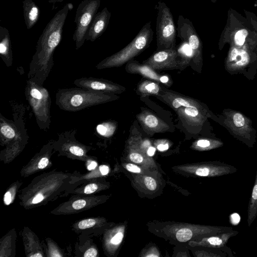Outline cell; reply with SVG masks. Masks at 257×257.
<instances>
[{
  "mask_svg": "<svg viewBox=\"0 0 257 257\" xmlns=\"http://www.w3.org/2000/svg\"><path fill=\"white\" fill-rule=\"evenodd\" d=\"M240 220V216L236 213H232L230 216V220L232 224L236 225L238 224Z\"/></svg>",
  "mask_w": 257,
  "mask_h": 257,
  "instance_id": "obj_32",
  "label": "cell"
},
{
  "mask_svg": "<svg viewBox=\"0 0 257 257\" xmlns=\"http://www.w3.org/2000/svg\"><path fill=\"white\" fill-rule=\"evenodd\" d=\"M0 55L7 66L13 63V52L10 33L8 30L0 26Z\"/></svg>",
  "mask_w": 257,
  "mask_h": 257,
  "instance_id": "obj_15",
  "label": "cell"
},
{
  "mask_svg": "<svg viewBox=\"0 0 257 257\" xmlns=\"http://www.w3.org/2000/svg\"><path fill=\"white\" fill-rule=\"evenodd\" d=\"M117 127L116 122L108 121L98 124L96 127L97 133L100 135L109 137L113 135Z\"/></svg>",
  "mask_w": 257,
  "mask_h": 257,
  "instance_id": "obj_20",
  "label": "cell"
},
{
  "mask_svg": "<svg viewBox=\"0 0 257 257\" xmlns=\"http://www.w3.org/2000/svg\"><path fill=\"white\" fill-rule=\"evenodd\" d=\"M109 168L107 166L102 165L99 167V171L102 175H106L109 172Z\"/></svg>",
  "mask_w": 257,
  "mask_h": 257,
  "instance_id": "obj_38",
  "label": "cell"
},
{
  "mask_svg": "<svg viewBox=\"0 0 257 257\" xmlns=\"http://www.w3.org/2000/svg\"><path fill=\"white\" fill-rule=\"evenodd\" d=\"M153 35L151 22H149L143 26L135 38L127 45L102 60L96 66V68L100 70L118 67L126 63L150 46L153 40Z\"/></svg>",
  "mask_w": 257,
  "mask_h": 257,
  "instance_id": "obj_3",
  "label": "cell"
},
{
  "mask_svg": "<svg viewBox=\"0 0 257 257\" xmlns=\"http://www.w3.org/2000/svg\"><path fill=\"white\" fill-rule=\"evenodd\" d=\"M118 98L116 94L78 87L59 89L56 94L55 102L62 110L73 112Z\"/></svg>",
  "mask_w": 257,
  "mask_h": 257,
  "instance_id": "obj_2",
  "label": "cell"
},
{
  "mask_svg": "<svg viewBox=\"0 0 257 257\" xmlns=\"http://www.w3.org/2000/svg\"><path fill=\"white\" fill-rule=\"evenodd\" d=\"M156 151V148L153 147H149L147 150V155L149 156H153Z\"/></svg>",
  "mask_w": 257,
  "mask_h": 257,
  "instance_id": "obj_39",
  "label": "cell"
},
{
  "mask_svg": "<svg viewBox=\"0 0 257 257\" xmlns=\"http://www.w3.org/2000/svg\"><path fill=\"white\" fill-rule=\"evenodd\" d=\"M69 151L72 154L77 156H82L84 154V150L76 145L70 146L69 148Z\"/></svg>",
  "mask_w": 257,
  "mask_h": 257,
  "instance_id": "obj_23",
  "label": "cell"
},
{
  "mask_svg": "<svg viewBox=\"0 0 257 257\" xmlns=\"http://www.w3.org/2000/svg\"><path fill=\"white\" fill-rule=\"evenodd\" d=\"M211 145V142L207 139H199L194 144V146H195L196 147L202 149L210 147Z\"/></svg>",
  "mask_w": 257,
  "mask_h": 257,
  "instance_id": "obj_25",
  "label": "cell"
},
{
  "mask_svg": "<svg viewBox=\"0 0 257 257\" xmlns=\"http://www.w3.org/2000/svg\"><path fill=\"white\" fill-rule=\"evenodd\" d=\"M192 236V232L189 228H181L176 233V237L180 242H186L190 240Z\"/></svg>",
  "mask_w": 257,
  "mask_h": 257,
  "instance_id": "obj_21",
  "label": "cell"
},
{
  "mask_svg": "<svg viewBox=\"0 0 257 257\" xmlns=\"http://www.w3.org/2000/svg\"><path fill=\"white\" fill-rule=\"evenodd\" d=\"M49 163V159L46 157L42 158L38 162V168L42 169L45 168Z\"/></svg>",
  "mask_w": 257,
  "mask_h": 257,
  "instance_id": "obj_34",
  "label": "cell"
},
{
  "mask_svg": "<svg viewBox=\"0 0 257 257\" xmlns=\"http://www.w3.org/2000/svg\"><path fill=\"white\" fill-rule=\"evenodd\" d=\"M97 165V164L96 162L91 161L87 167L88 170H92L93 169H94L96 167Z\"/></svg>",
  "mask_w": 257,
  "mask_h": 257,
  "instance_id": "obj_40",
  "label": "cell"
},
{
  "mask_svg": "<svg viewBox=\"0 0 257 257\" xmlns=\"http://www.w3.org/2000/svg\"><path fill=\"white\" fill-rule=\"evenodd\" d=\"M69 10H71L73 8V5L71 3H67Z\"/></svg>",
  "mask_w": 257,
  "mask_h": 257,
  "instance_id": "obj_42",
  "label": "cell"
},
{
  "mask_svg": "<svg viewBox=\"0 0 257 257\" xmlns=\"http://www.w3.org/2000/svg\"><path fill=\"white\" fill-rule=\"evenodd\" d=\"M256 231H257V227H256Z\"/></svg>",
  "mask_w": 257,
  "mask_h": 257,
  "instance_id": "obj_46",
  "label": "cell"
},
{
  "mask_svg": "<svg viewBox=\"0 0 257 257\" xmlns=\"http://www.w3.org/2000/svg\"><path fill=\"white\" fill-rule=\"evenodd\" d=\"M158 141L157 148L159 151H164L168 149L169 146L166 140H161Z\"/></svg>",
  "mask_w": 257,
  "mask_h": 257,
  "instance_id": "obj_28",
  "label": "cell"
},
{
  "mask_svg": "<svg viewBox=\"0 0 257 257\" xmlns=\"http://www.w3.org/2000/svg\"><path fill=\"white\" fill-rule=\"evenodd\" d=\"M233 120L234 124L237 127H242L245 123L244 117L239 113L234 114L233 117Z\"/></svg>",
  "mask_w": 257,
  "mask_h": 257,
  "instance_id": "obj_24",
  "label": "cell"
},
{
  "mask_svg": "<svg viewBox=\"0 0 257 257\" xmlns=\"http://www.w3.org/2000/svg\"><path fill=\"white\" fill-rule=\"evenodd\" d=\"M100 6V0H83L78 5L74 21L76 28L72 37L76 50L84 44L86 32Z\"/></svg>",
  "mask_w": 257,
  "mask_h": 257,
  "instance_id": "obj_6",
  "label": "cell"
},
{
  "mask_svg": "<svg viewBox=\"0 0 257 257\" xmlns=\"http://www.w3.org/2000/svg\"><path fill=\"white\" fill-rule=\"evenodd\" d=\"M126 168L128 171L134 173H140L141 172V169L137 165L133 164H127L126 165Z\"/></svg>",
  "mask_w": 257,
  "mask_h": 257,
  "instance_id": "obj_33",
  "label": "cell"
},
{
  "mask_svg": "<svg viewBox=\"0 0 257 257\" xmlns=\"http://www.w3.org/2000/svg\"><path fill=\"white\" fill-rule=\"evenodd\" d=\"M73 83L80 88L106 93L118 94L125 90L123 86L102 78L82 77L75 80Z\"/></svg>",
  "mask_w": 257,
  "mask_h": 257,
  "instance_id": "obj_9",
  "label": "cell"
},
{
  "mask_svg": "<svg viewBox=\"0 0 257 257\" xmlns=\"http://www.w3.org/2000/svg\"><path fill=\"white\" fill-rule=\"evenodd\" d=\"M130 160L136 163H142L144 160L143 156L139 153L134 152L130 154Z\"/></svg>",
  "mask_w": 257,
  "mask_h": 257,
  "instance_id": "obj_27",
  "label": "cell"
},
{
  "mask_svg": "<svg viewBox=\"0 0 257 257\" xmlns=\"http://www.w3.org/2000/svg\"><path fill=\"white\" fill-rule=\"evenodd\" d=\"M86 202L85 200L83 199L78 200L74 201L72 206L75 209H80L83 208L86 205Z\"/></svg>",
  "mask_w": 257,
  "mask_h": 257,
  "instance_id": "obj_30",
  "label": "cell"
},
{
  "mask_svg": "<svg viewBox=\"0 0 257 257\" xmlns=\"http://www.w3.org/2000/svg\"><path fill=\"white\" fill-rule=\"evenodd\" d=\"M125 70L131 74H139L144 78L168 85L171 83L168 76L162 75L157 72L151 67L145 64H141L137 61L131 60L126 63Z\"/></svg>",
  "mask_w": 257,
  "mask_h": 257,
  "instance_id": "obj_13",
  "label": "cell"
},
{
  "mask_svg": "<svg viewBox=\"0 0 257 257\" xmlns=\"http://www.w3.org/2000/svg\"><path fill=\"white\" fill-rule=\"evenodd\" d=\"M64 0H48V2L50 4H52L54 5L57 3H61L63 2Z\"/></svg>",
  "mask_w": 257,
  "mask_h": 257,
  "instance_id": "obj_41",
  "label": "cell"
},
{
  "mask_svg": "<svg viewBox=\"0 0 257 257\" xmlns=\"http://www.w3.org/2000/svg\"><path fill=\"white\" fill-rule=\"evenodd\" d=\"M210 1H211V2H212V3H215V2L217 1V0H210Z\"/></svg>",
  "mask_w": 257,
  "mask_h": 257,
  "instance_id": "obj_45",
  "label": "cell"
},
{
  "mask_svg": "<svg viewBox=\"0 0 257 257\" xmlns=\"http://www.w3.org/2000/svg\"><path fill=\"white\" fill-rule=\"evenodd\" d=\"M97 251L93 248H90L87 249L84 254L85 257H95L97 255Z\"/></svg>",
  "mask_w": 257,
  "mask_h": 257,
  "instance_id": "obj_35",
  "label": "cell"
},
{
  "mask_svg": "<svg viewBox=\"0 0 257 257\" xmlns=\"http://www.w3.org/2000/svg\"><path fill=\"white\" fill-rule=\"evenodd\" d=\"M98 188L97 185L95 184H90L85 186L84 193L85 194H91L94 192Z\"/></svg>",
  "mask_w": 257,
  "mask_h": 257,
  "instance_id": "obj_29",
  "label": "cell"
},
{
  "mask_svg": "<svg viewBox=\"0 0 257 257\" xmlns=\"http://www.w3.org/2000/svg\"><path fill=\"white\" fill-rule=\"evenodd\" d=\"M254 6L257 7V0L254 1Z\"/></svg>",
  "mask_w": 257,
  "mask_h": 257,
  "instance_id": "obj_44",
  "label": "cell"
},
{
  "mask_svg": "<svg viewBox=\"0 0 257 257\" xmlns=\"http://www.w3.org/2000/svg\"><path fill=\"white\" fill-rule=\"evenodd\" d=\"M175 111L180 120L188 126H197L201 122L202 114L199 107H181Z\"/></svg>",
  "mask_w": 257,
  "mask_h": 257,
  "instance_id": "obj_14",
  "label": "cell"
},
{
  "mask_svg": "<svg viewBox=\"0 0 257 257\" xmlns=\"http://www.w3.org/2000/svg\"><path fill=\"white\" fill-rule=\"evenodd\" d=\"M26 99L32 109L36 122L42 130L48 128L51 122V97L43 85L28 80L25 89Z\"/></svg>",
  "mask_w": 257,
  "mask_h": 257,
  "instance_id": "obj_4",
  "label": "cell"
},
{
  "mask_svg": "<svg viewBox=\"0 0 257 257\" xmlns=\"http://www.w3.org/2000/svg\"><path fill=\"white\" fill-rule=\"evenodd\" d=\"M44 199V196L41 194H37L32 200L33 204H37L41 202Z\"/></svg>",
  "mask_w": 257,
  "mask_h": 257,
  "instance_id": "obj_37",
  "label": "cell"
},
{
  "mask_svg": "<svg viewBox=\"0 0 257 257\" xmlns=\"http://www.w3.org/2000/svg\"><path fill=\"white\" fill-rule=\"evenodd\" d=\"M66 4L47 24L37 41L28 73V80L43 85L54 64L53 54L61 41L65 22L69 11Z\"/></svg>",
  "mask_w": 257,
  "mask_h": 257,
  "instance_id": "obj_1",
  "label": "cell"
},
{
  "mask_svg": "<svg viewBox=\"0 0 257 257\" xmlns=\"http://www.w3.org/2000/svg\"><path fill=\"white\" fill-rule=\"evenodd\" d=\"M177 32V35L182 42L186 43L190 47L193 62L198 64L201 60L202 45L192 22L181 15L179 16Z\"/></svg>",
  "mask_w": 257,
  "mask_h": 257,
  "instance_id": "obj_8",
  "label": "cell"
},
{
  "mask_svg": "<svg viewBox=\"0 0 257 257\" xmlns=\"http://www.w3.org/2000/svg\"><path fill=\"white\" fill-rule=\"evenodd\" d=\"M257 216V169L247 208V224L250 227Z\"/></svg>",
  "mask_w": 257,
  "mask_h": 257,
  "instance_id": "obj_18",
  "label": "cell"
},
{
  "mask_svg": "<svg viewBox=\"0 0 257 257\" xmlns=\"http://www.w3.org/2000/svg\"><path fill=\"white\" fill-rule=\"evenodd\" d=\"M156 97L168 105L175 111L181 107L194 106L201 107L198 101L196 99L169 90L162 89Z\"/></svg>",
  "mask_w": 257,
  "mask_h": 257,
  "instance_id": "obj_11",
  "label": "cell"
},
{
  "mask_svg": "<svg viewBox=\"0 0 257 257\" xmlns=\"http://www.w3.org/2000/svg\"><path fill=\"white\" fill-rule=\"evenodd\" d=\"M162 88L157 81L149 79H144L138 85L137 93L142 97L148 96H157L162 91Z\"/></svg>",
  "mask_w": 257,
  "mask_h": 257,
  "instance_id": "obj_17",
  "label": "cell"
},
{
  "mask_svg": "<svg viewBox=\"0 0 257 257\" xmlns=\"http://www.w3.org/2000/svg\"><path fill=\"white\" fill-rule=\"evenodd\" d=\"M157 9L156 51L175 48L177 32L172 13L161 1L158 3Z\"/></svg>",
  "mask_w": 257,
  "mask_h": 257,
  "instance_id": "obj_5",
  "label": "cell"
},
{
  "mask_svg": "<svg viewBox=\"0 0 257 257\" xmlns=\"http://www.w3.org/2000/svg\"><path fill=\"white\" fill-rule=\"evenodd\" d=\"M144 182L147 188L150 190H154L157 187L156 181L151 177H146Z\"/></svg>",
  "mask_w": 257,
  "mask_h": 257,
  "instance_id": "obj_26",
  "label": "cell"
},
{
  "mask_svg": "<svg viewBox=\"0 0 257 257\" xmlns=\"http://www.w3.org/2000/svg\"><path fill=\"white\" fill-rule=\"evenodd\" d=\"M189 61L188 58L175 48L156 51L143 63L156 71L182 70L188 66Z\"/></svg>",
  "mask_w": 257,
  "mask_h": 257,
  "instance_id": "obj_7",
  "label": "cell"
},
{
  "mask_svg": "<svg viewBox=\"0 0 257 257\" xmlns=\"http://www.w3.org/2000/svg\"><path fill=\"white\" fill-rule=\"evenodd\" d=\"M31 256L37 257V256H42V255H41V254H39V253H37V254L32 255Z\"/></svg>",
  "mask_w": 257,
  "mask_h": 257,
  "instance_id": "obj_43",
  "label": "cell"
},
{
  "mask_svg": "<svg viewBox=\"0 0 257 257\" xmlns=\"http://www.w3.org/2000/svg\"><path fill=\"white\" fill-rule=\"evenodd\" d=\"M111 13L106 7L97 12L94 17L85 35V40L93 42L98 38L106 29Z\"/></svg>",
  "mask_w": 257,
  "mask_h": 257,
  "instance_id": "obj_12",
  "label": "cell"
},
{
  "mask_svg": "<svg viewBox=\"0 0 257 257\" xmlns=\"http://www.w3.org/2000/svg\"><path fill=\"white\" fill-rule=\"evenodd\" d=\"M95 223L96 221L94 219H86L79 222L78 225L80 229H83L92 227Z\"/></svg>",
  "mask_w": 257,
  "mask_h": 257,
  "instance_id": "obj_22",
  "label": "cell"
},
{
  "mask_svg": "<svg viewBox=\"0 0 257 257\" xmlns=\"http://www.w3.org/2000/svg\"><path fill=\"white\" fill-rule=\"evenodd\" d=\"M123 236V235L122 232H118L111 239L110 241L112 244H117L121 241Z\"/></svg>",
  "mask_w": 257,
  "mask_h": 257,
  "instance_id": "obj_31",
  "label": "cell"
},
{
  "mask_svg": "<svg viewBox=\"0 0 257 257\" xmlns=\"http://www.w3.org/2000/svg\"><path fill=\"white\" fill-rule=\"evenodd\" d=\"M23 14L27 29H31L38 22L40 10L37 5L32 0L23 1Z\"/></svg>",
  "mask_w": 257,
  "mask_h": 257,
  "instance_id": "obj_16",
  "label": "cell"
},
{
  "mask_svg": "<svg viewBox=\"0 0 257 257\" xmlns=\"http://www.w3.org/2000/svg\"><path fill=\"white\" fill-rule=\"evenodd\" d=\"M4 203L6 205H9L12 202V194L9 191L7 192L4 197Z\"/></svg>",
  "mask_w": 257,
  "mask_h": 257,
  "instance_id": "obj_36",
  "label": "cell"
},
{
  "mask_svg": "<svg viewBox=\"0 0 257 257\" xmlns=\"http://www.w3.org/2000/svg\"><path fill=\"white\" fill-rule=\"evenodd\" d=\"M136 118L144 131L150 135L164 133L170 129L166 122L148 110L142 111L136 115Z\"/></svg>",
  "mask_w": 257,
  "mask_h": 257,
  "instance_id": "obj_10",
  "label": "cell"
},
{
  "mask_svg": "<svg viewBox=\"0 0 257 257\" xmlns=\"http://www.w3.org/2000/svg\"><path fill=\"white\" fill-rule=\"evenodd\" d=\"M229 59L238 66H244L249 61V55L244 49L233 47L229 54Z\"/></svg>",
  "mask_w": 257,
  "mask_h": 257,
  "instance_id": "obj_19",
  "label": "cell"
}]
</instances>
